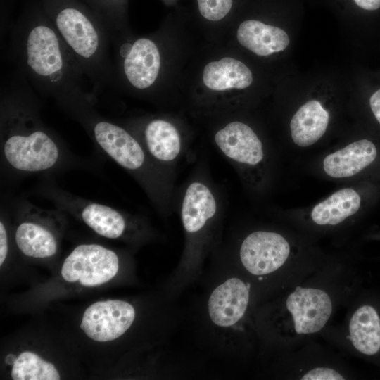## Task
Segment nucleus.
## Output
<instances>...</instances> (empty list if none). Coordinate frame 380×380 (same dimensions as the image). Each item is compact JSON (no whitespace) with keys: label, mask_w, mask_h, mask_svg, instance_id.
<instances>
[{"label":"nucleus","mask_w":380,"mask_h":380,"mask_svg":"<svg viewBox=\"0 0 380 380\" xmlns=\"http://www.w3.org/2000/svg\"><path fill=\"white\" fill-rule=\"evenodd\" d=\"M217 191L206 179L190 180L182 192L179 214L185 235L183 264L201 261L208 250L222 215Z\"/></svg>","instance_id":"1"},{"label":"nucleus","mask_w":380,"mask_h":380,"mask_svg":"<svg viewBox=\"0 0 380 380\" xmlns=\"http://www.w3.org/2000/svg\"><path fill=\"white\" fill-rule=\"evenodd\" d=\"M118 269L119 259L114 251L97 244H82L65 259L61 275L68 282L96 286L113 279Z\"/></svg>","instance_id":"2"},{"label":"nucleus","mask_w":380,"mask_h":380,"mask_svg":"<svg viewBox=\"0 0 380 380\" xmlns=\"http://www.w3.org/2000/svg\"><path fill=\"white\" fill-rule=\"evenodd\" d=\"M290 245L280 234L258 230L247 235L239 250L243 267L254 276H265L278 270L290 255Z\"/></svg>","instance_id":"3"},{"label":"nucleus","mask_w":380,"mask_h":380,"mask_svg":"<svg viewBox=\"0 0 380 380\" xmlns=\"http://www.w3.org/2000/svg\"><path fill=\"white\" fill-rule=\"evenodd\" d=\"M3 152L11 167L27 172L48 170L55 165L59 158L57 145L42 131L9 137L4 144Z\"/></svg>","instance_id":"4"},{"label":"nucleus","mask_w":380,"mask_h":380,"mask_svg":"<svg viewBox=\"0 0 380 380\" xmlns=\"http://www.w3.org/2000/svg\"><path fill=\"white\" fill-rule=\"evenodd\" d=\"M249 301V284L239 277H228L208 296V319L216 329L230 332L245 317Z\"/></svg>","instance_id":"5"},{"label":"nucleus","mask_w":380,"mask_h":380,"mask_svg":"<svg viewBox=\"0 0 380 380\" xmlns=\"http://www.w3.org/2000/svg\"><path fill=\"white\" fill-rule=\"evenodd\" d=\"M135 317L134 307L126 301H99L86 309L80 327L90 338L107 342L124 334L133 324Z\"/></svg>","instance_id":"6"},{"label":"nucleus","mask_w":380,"mask_h":380,"mask_svg":"<svg viewBox=\"0 0 380 380\" xmlns=\"http://www.w3.org/2000/svg\"><path fill=\"white\" fill-rule=\"evenodd\" d=\"M214 141L220 152L240 170L259 168L265 161L263 144L248 125L232 121L219 129Z\"/></svg>","instance_id":"7"},{"label":"nucleus","mask_w":380,"mask_h":380,"mask_svg":"<svg viewBox=\"0 0 380 380\" xmlns=\"http://www.w3.org/2000/svg\"><path fill=\"white\" fill-rule=\"evenodd\" d=\"M286 307L292 317L295 331L303 335L320 331L332 312L328 293L314 288H297L287 297Z\"/></svg>","instance_id":"8"},{"label":"nucleus","mask_w":380,"mask_h":380,"mask_svg":"<svg viewBox=\"0 0 380 380\" xmlns=\"http://www.w3.org/2000/svg\"><path fill=\"white\" fill-rule=\"evenodd\" d=\"M94 132L98 144L121 167L134 172L145 169L147 152L123 128L103 121L95 125Z\"/></svg>","instance_id":"9"},{"label":"nucleus","mask_w":380,"mask_h":380,"mask_svg":"<svg viewBox=\"0 0 380 380\" xmlns=\"http://www.w3.org/2000/svg\"><path fill=\"white\" fill-rule=\"evenodd\" d=\"M146 151L161 166L172 168L183 156L184 142L178 129L170 122L156 119L144 130Z\"/></svg>","instance_id":"10"},{"label":"nucleus","mask_w":380,"mask_h":380,"mask_svg":"<svg viewBox=\"0 0 380 380\" xmlns=\"http://www.w3.org/2000/svg\"><path fill=\"white\" fill-rule=\"evenodd\" d=\"M376 156L374 144L368 139H360L327 155L323 160V169L333 178L350 177L370 165Z\"/></svg>","instance_id":"11"},{"label":"nucleus","mask_w":380,"mask_h":380,"mask_svg":"<svg viewBox=\"0 0 380 380\" xmlns=\"http://www.w3.org/2000/svg\"><path fill=\"white\" fill-rule=\"evenodd\" d=\"M27 53L28 65L40 75H51L62 67L57 37L48 27L37 26L30 32Z\"/></svg>","instance_id":"12"},{"label":"nucleus","mask_w":380,"mask_h":380,"mask_svg":"<svg viewBox=\"0 0 380 380\" xmlns=\"http://www.w3.org/2000/svg\"><path fill=\"white\" fill-rule=\"evenodd\" d=\"M160 58L156 45L148 39H139L132 46L124 62L125 75L138 89L149 87L156 80Z\"/></svg>","instance_id":"13"},{"label":"nucleus","mask_w":380,"mask_h":380,"mask_svg":"<svg viewBox=\"0 0 380 380\" xmlns=\"http://www.w3.org/2000/svg\"><path fill=\"white\" fill-rule=\"evenodd\" d=\"M236 36L243 46L260 56L284 51L290 42L284 30L255 20L241 23Z\"/></svg>","instance_id":"14"},{"label":"nucleus","mask_w":380,"mask_h":380,"mask_svg":"<svg viewBox=\"0 0 380 380\" xmlns=\"http://www.w3.org/2000/svg\"><path fill=\"white\" fill-rule=\"evenodd\" d=\"M56 24L65 41L77 53L89 58L96 52L99 44L97 33L81 12L65 8L58 13Z\"/></svg>","instance_id":"15"},{"label":"nucleus","mask_w":380,"mask_h":380,"mask_svg":"<svg viewBox=\"0 0 380 380\" xmlns=\"http://www.w3.org/2000/svg\"><path fill=\"white\" fill-rule=\"evenodd\" d=\"M329 120V112L319 101H307L298 109L290 122L293 143L300 147L314 144L325 133Z\"/></svg>","instance_id":"16"},{"label":"nucleus","mask_w":380,"mask_h":380,"mask_svg":"<svg viewBox=\"0 0 380 380\" xmlns=\"http://www.w3.org/2000/svg\"><path fill=\"white\" fill-rule=\"evenodd\" d=\"M349 339L360 353L374 355L380 351V315L371 305H362L349 322Z\"/></svg>","instance_id":"17"},{"label":"nucleus","mask_w":380,"mask_h":380,"mask_svg":"<svg viewBox=\"0 0 380 380\" xmlns=\"http://www.w3.org/2000/svg\"><path fill=\"white\" fill-rule=\"evenodd\" d=\"M203 80L207 87L214 91L243 89L251 84L253 75L244 63L227 57L208 63L204 68Z\"/></svg>","instance_id":"18"},{"label":"nucleus","mask_w":380,"mask_h":380,"mask_svg":"<svg viewBox=\"0 0 380 380\" xmlns=\"http://www.w3.org/2000/svg\"><path fill=\"white\" fill-rule=\"evenodd\" d=\"M361 198L353 189H341L312 209L310 216L318 225H336L355 214L360 209Z\"/></svg>","instance_id":"19"},{"label":"nucleus","mask_w":380,"mask_h":380,"mask_svg":"<svg viewBox=\"0 0 380 380\" xmlns=\"http://www.w3.org/2000/svg\"><path fill=\"white\" fill-rule=\"evenodd\" d=\"M15 239L21 252L29 257L49 258L57 251V242L52 232L34 222L20 223L15 231Z\"/></svg>","instance_id":"20"},{"label":"nucleus","mask_w":380,"mask_h":380,"mask_svg":"<svg viewBox=\"0 0 380 380\" xmlns=\"http://www.w3.org/2000/svg\"><path fill=\"white\" fill-rule=\"evenodd\" d=\"M81 217L96 233L108 239L121 236L127 228V220L121 213L101 203L86 204L81 210Z\"/></svg>","instance_id":"21"},{"label":"nucleus","mask_w":380,"mask_h":380,"mask_svg":"<svg viewBox=\"0 0 380 380\" xmlns=\"http://www.w3.org/2000/svg\"><path fill=\"white\" fill-rule=\"evenodd\" d=\"M14 380H58L60 375L55 366L38 355L25 351L16 358L12 367Z\"/></svg>","instance_id":"22"},{"label":"nucleus","mask_w":380,"mask_h":380,"mask_svg":"<svg viewBox=\"0 0 380 380\" xmlns=\"http://www.w3.org/2000/svg\"><path fill=\"white\" fill-rule=\"evenodd\" d=\"M199 11L209 20H220L230 11L232 0H197Z\"/></svg>","instance_id":"23"},{"label":"nucleus","mask_w":380,"mask_h":380,"mask_svg":"<svg viewBox=\"0 0 380 380\" xmlns=\"http://www.w3.org/2000/svg\"><path fill=\"white\" fill-rule=\"evenodd\" d=\"M303 380H342L343 376L338 372L329 367H316L302 376Z\"/></svg>","instance_id":"24"},{"label":"nucleus","mask_w":380,"mask_h":380,"mask_svg":"<svg viewBox=\"0 0 380 380\" xmlns=\"http://www.w3.org/2000/svg\"><path fill=\"white\" fill-rule=\"evenodd\" d=\"M8 238L4 223L0 222V265H2L8 254Z\"/></svg>","instance_id":"25"},{"label":"nucleus","mask_w":380,"mask_h":380,"mask_svg":"<svg viewBox=\"0 0 380 380\" xmlns=\"http://www.w3.org/2000/svg\"><path fill=\"white\" fill-rule=\"evenodd\" d=\"M369 103L374 115L380 123V89L371 96Z\"/></svg>","instance_id":"26"},{"label":"nucleus","mask_w":380,"mask_h":380,"mask_svg":"<svg viewBox=\"0 0 380 380\" xmlns=\"http://www.w3.org/2000/svg\"><path fill=\"white\" fill-rule=\"evenodd\" d=\"M355 4L360 8L374 11L380 8V0H354Z\"/></svg>","instance_id":"27"},{"label":"nucleus","mask_w":380,"mask_h":380,"mask_svg":"<svg viewBox=\"0 0 380 380\" xmlns=\"http://www.w3.org/2000/svg\"><path fill=\"white\" fill-rule=\"evenodd\" d=\"M16 358H17V357H15L14 355L8 354V355H7L6 356V357L4 359V362H5L6 364L13 366V365L14 364Z\"/></svg>","instance_id":"28"}]
</instances>
